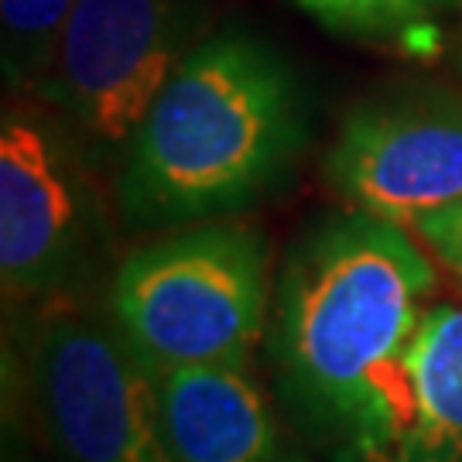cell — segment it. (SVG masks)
I'll return each mask as SVG.
<instances>
[{
  "mask_svg": "<svg viewBox=\"0 0 462 462\" xmlns=\"http://www.w3.org/2000/svg\"><path fill=\"white\" fill-rule=\"evenodd\" d=\"M267 298L264 240L247 226L209 223L134 250L110 284V315L151 374L247 366Z\"/></svg>",
  "mask_w": 462,
  "mask_h": 462,
  "instance_id": "cell-3",
  "label": "cell"
},
{
  "mask_svg": "<svg viewBox=\"0 0 462 462\" xmlns=\"http://www.w3.org/2000/svg\"><path fill=\"white\" fill-rule=\"evenodd\" d=\"M199 0H79L38 86L97 151H124L196 49Z\"/></svg>",
  "mask_w": 462,
  "mask_h": 462,
  "instance_id": "cell-5",
  "label": "cell"
},
{
  "mask_svg": "<svg viewBox=\"0 0 462 462\" xmlns=\"http://www.w3.org/2000/svg\"><path fill=\"white\" fill-rule=\"evenodd\" d=\"M79 0H0V62L11 89L42 86Z\"/></svg>",
  "mask_w": 462,
  "mask_h": 462,
  "instance_id": "cell-10",
  "label": "cell"
},
{
  "mask_svg": "<svg viewBox=\"0 0 462 462\" xmlns=\"http://www.w3.org/2000/svg\"><path fill=\"white\" fill-rule=\"evenodd\" d=\"M295 4L319 21H326L336 32L364 34L394 32L431 11L429 0H295Z\"/></svg>",
  "mask_w": 462,
  "mask_h": 462,
  "instance_id": "cell-11",
  "label": "cell"
},
{
  "mask_svg": "<svg viewBox=\"0 0 462 462\" xmlns=\"http://www.w3.org/2000/svg\"><path fill=\"white\" fill-rule=\"evenodd\" d=\"M414 233L425 240V247L462 281V202L414 223Z\"/></svg>",
  "mask_w": 462,
  "mask_h": 462,
  "instance_id": "cell-12",
  "label": "cell"
},
{
  "mask_svg": "<svg viewBox=\"0 0 462 462\" xmlns=\"http://www.w3.org/2000/svg\"><path fill=\"white\" fill-rule=\"evenodd\" d=\"M452 59H456V69H459V76H462V34L456 38V49H452Z\"/></svg>",
  "mask_w": 462,
  "mask_h": 462,
  "instance_id": "cell-13",
  "label": "cell"
},
{
  "mask_svg": "<svg viewBox=\"0 0 462 462\" xmlns=\"http://www.w3.org/2000/svg\"><path fill=\"white\" fill-rule=\"evenodd\" d=\"M326 175L353 209L401 226L462 202V93L401 86L349 110Z\"/></svg>",
  "mask_w": 462,
  "mask_h": 462,
  "instance_id": "cell-7",
  "label": "cell"
},
{
  "mask_svg": "<svg viewBox=\"0 0 462 462\" xmlns=\"http://www.w3.org/2000/svg\"><path fill=\"white\" fill-rule=\"evenodd\" d=\"M305 144L291 66L247 32L185 55L124 148L116 199L134 226H182L271 192Z\"/></svg>",
  "mask_w": 462,
  "mask_h": 462,
  "instance_id": "cell-2",
  "label": "cell"
},
{
  "mask_svg": "<svg viewBox=\"0 0 462 462\" xmlns=\"http://www.w3.org/2000/svg\"><path fill=\"white\" fill-rule=\"evenodd\" d=\"M446 4H456V0H429V7H446Z\"/></svg>",
  "mask_w": 462,
  "mask_h": 462,
  "instance_id": "cell-14",
  "label": "cell"
},
{
  "mask_svg": "<svg viewBox=\"0 0 462 462\" xmlns=\"http://www.w3.org/2000/svg\"><path fill=\"white\" fill-rule=\"evenodd\" d=\"M24 380L66 462H175L158 380L110 319L72 295L42 301L24 329Z\"/></svg>",
  "mask_w": 462,
  "mask_h": 462,
  "instance_id": "cell-4",
  "label": "cell"
},
{
  "mask_svg": "<svg viewBox=\"0 0 462 462\" xmlns=\"http://www.w3.org/2000/svg\"><path fill=\"white\" fill-rule=\"evenodd\" d=\"M154 380L175 462L278 459V425L247 366H179Z\"/></svg>",
  "mask_w": 462,
  "mask_h": 462,
  "instance_id": "cell-9",
  "label": "cell"
},
{
  "mask_svg": "<svg viewBox=\"0 0 462 462\" xmlns=\"http://www.w3.org/2000/svg\"><path fill=\"white\" fill-rule=\"evenodd\" d=\"M431 291L429 254L401 223L364 209L329 216L284 261L274 298L284 391L360 456L380 435Z\"/></svg>",
  "mask_w": 462,
  "mask_h": 462,
  "instance_id": "cell-1",
  "label": "cell"
},
{
  "mask_svg": "<svg viewBox=\"0 0 462 462\" xmlns=\"http://www.w3.org/2000/svg\"><path fill=\"white\" fill-rule=\"evenodd\" d=\"M459 4H462V0H459Z\"/></svg>",
  "mask_w": 462,
  "mask_h": 462,
  "instance_id": "cell-15",
  "label": "cell"
},
{
  "mask_svg": "<svg viewBox=\"0 0 462 462\" xmlns=\"http://www.w3.org/2000/svg\"><path fill=\"white\" fill-rule=\"evenodd\" d=\"M364 462H462V301L421 315Z\"/></svg>",
  "mask_w": 462,
  "mask_h": 462,
  "instance_id": "cell-8",
  "label": "cell"
},
{
  "mask_svg": "<svg viewBox=\"0 0 462 462\" xmlns=\"http://www.w3.org/2000/svg\"><path fill=\"white\" fill-rule=\"evenodd\" d=\"M97 192L79 148L38 110L0 124V281L7 301L76 295L99 254Z\"/></svg>",
  "mask_w": 462,
  "mask_h": 462,
  "instance_id": "cell-6",
  "label": "cell"
}]
</instances>
